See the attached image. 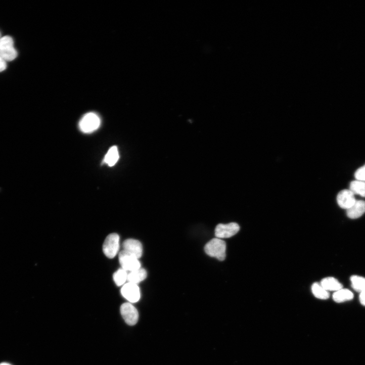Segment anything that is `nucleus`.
Returning <instances> with one entry per match:
<instances>
[{
	"mask_svg": "<svg viewBox=\"0 0 365 365\" xmlns=\"http://www.w3.org/2000/svg\"><path fill=\"white\" fill-rule=\"evenodd\" d=\"M123 250L134 256L138 259L142 256L143 247L142 244L138 240L128 239L122 245Z\"/></svg>",
	"mask_w": 365,
	"mask_h": 365,
	"instance_id": "obj_10",
	"label": "nucleus"
},
{
	"mask_svg": "<svg viewBox=\"0 0 365 365\" xmlns=\"http://www.w3.org/2000/svg\"><path fill=\"white\" fill-rule=\"evenodd\" d=\"M349 190L353 194L365 198V181L355 180L350 182Z\"/></svg>",
	"mask_w": 365,
	"mask_h": 365,
	"instance_id": "obj_15",
	"label": "nucleus"
},
{
	"mask_svg": "<svg viewBox=\"0 0 365 365\" xmlns=\"http://www.w3.org/2000/svg\"><path fill=\"white\" fill-rule=\"evenodd\" d=\"M351 287L353 289L357 292H361L365 288V279L363 277L352 276L350 278Z\"/></svg>",
	"mask_w": 365,
	"mask_h": 365,
	"instance_id": "obj_18",
	"label": "nucleus"
},
{
	"mask_svg": "<svg viewBox=\"0 0 365 365\" xmlns=\"http://www.w3.org/2000/svg\"><path fill=\"white\" fill-rule=\"evenodd\" d=\"M2 38V33H1V32H0V39H1Z\"/></svg>",
	"mask_w": 365,
	"mask_h": 365,
	"instance_id": "obj_24",
	"label": "nucleus"
},
{
	"mask_svg": "<svg viewBox=\"0 0 365 365\" xmlns=\"http://www.w3.org/2000/svg\"><path fill=\"white\" fill-rule=\"evenodd\" d=\"M359 299L360 303L365 306V288L360 293Z\"/></svg>",
	"mask_w": 365,
	"mask_h": 365,
	"instance_id": "obj_22",
	"label": "nucleus"
},
{
	"mask_svg": "<svg viewBox=\"0 0 365 365\" xmlns=\"http://www.w3.org/2000/svg\"><path fill=\"white\" fill-rule=\"evenodd\" d=\"M17 56L18 53L14 47L13 39L9 36L0 39V57L6 62H11Z\"/></svg>",
	"mask_w": 365,
	"mask_h": 365,
	"instance_id": "obj_2",
	"label": "nucleus"
},
{
	"mask_svg": "<svg viewBox=\"0 0 365 365\" xmlns=\"http://www.w3.org/2000/svg\"><path fill=\"white\" fill-rule=\"evenodd\" d=\"M119 236L116 234L109 235L105 240L103 246L104 254L108 258L113 259L118 254L119 249Z\"/></svg>",
	"mask_w": 365,
	"mask_h": 365,
	"instance_id": "obj_4",
	"label": "nucleus"
},
{
	"mask_svg": "<svg viewBox=\"0 0 365 365\" xmlns=\"http://www.w3.org/2000/svg\"><path fill=\"white\" fill-rule=\"evenodd\" d=\"M240 230V226L236 223L220 224L216 228L215 235L220 239L230 238L236 235Z\"/></svg>",
	"mask_w": 365,
	"mask_h": 365,
	"instance_id": "obj_7",
	"label": "nucleus"
},
{
	"mask_svg": "<svg viewBox=\"0 0 365 365\" xmlns=\"http://www.w3.org/2000/svg\"><path fill=\"white\" fill-rule=\"evenodd\" d=\"M365 213V202L356 201L353 205L346 210L347 217L352 219L359 218Z\"/></svg>",
	"mask_w": 365,
	"mask_h": 365,
	"instance_id": "obj_11",
	"label": "nucleus"
},
{
	"mask_svg": "<svg viewBox=\"0 0 365 365\" xmlns=\"http://www.w3.org/2000/svg\"><path fill=\"white\" fill-rule=\"evenodd\" d=\"M147 276L146 270L141 268L138 270L130 272L127 275V281L128 283L137 285L145 280Z\"/></svg>",
	"mask_w": 365,
	"mask_h": 365,
	"instance_id": "obj_13",
	"label": "nucleus"
},
{
	"mask_svg": "<svg viewBox=\"0 0 365 365\" xmlns=\"http://www.w3.org/2000/svg\"><path fill=\"white\" fill-rule=\"evenodd\" d=\"M121 292L122 296L130 302L135 303L140 299V291L138 285L128 283L122 287Z\"/></svg>",
	"mask_w": 365,
	"mask_h": 365,
	"instance_id": "obj_8",
	"label": "nucleus"
},
{
	"mask_svg": "<svg viewBox=\"0 0 365 365\" xmlns=\"http://www.w3.org/2000/svg\"><path fill=\"white\" fill-rule=\"evenodd\" d=\"M337 201L339 206L346 210L351 207L356 200L354 195L350 190H343L338 195Z\"/></svg>",
	"mask_w": 365,
	"mask_h": 365,
	"instance_id": "obj_9",
	"label": "nucleus"
},
{
	"mask_svg": "<svg viewBox=\"0 0 365 365\" xmlns=\"http://www.w3.org/2000/svg\"><path fill=\"white\" fill-rule=\"evenodd\" d=\"M119 158V155L117 147L112 146L106 154L104 158V162L109 166H113L117 163Z\"/></svg>",
	"mask_w": 365,
	"mask_h": 365,
	"instance_id": "obj_16",
	"label": "nucleus"
},
{
	"mask_svg": "<svg viewBox=\"0 0 365 365\" xmlns=\"http://www.w3.org/2000/svg\"><path fill=\"white\" fill-rule=\"evenodd\" d=\"M127 273L123 268L118 269L113 275V279L118 286L123 285L127 281Z\"/></svg>",
	"mask_w": 365,
	"mask_h": 365,
	"instance_id": "obj_19",
	"label": "nucleus"
},
{
	"mask_svg": "<svg viewBox=\"0 0 365 365\" xmlns=\"http://www.w3.org/2000/svg\"><path fill=\"white\" fill-rule=\"evenodd\" d=\"M353 298V294L351 291L346 289H341L334 292L333 299L337 303H342Z\"/></svg>",
	"mask_w": 365,
	"mask_h": 365,
	"instance_id": "obj_14",
	"label": "nucleus"
},
{
	"mask_svg": "<svg viewBox=\"0 0 365 365\" xmlns=\"http://www.w3.org/2000/svg\"><path fill=\"white\" fill-rule=\"evenodd\" d=\"M7 68V62L0 57V72H3Z\"/></svg>",
	"mask_w": 365,
	"mask_h": 365,
	"instance_id": "obj_21",
	"label": "nucleus"
},
{
	"mask_svg": "<svg viewBox=\"0 0 365 365\" xmlns=\"http://www.w3.org/2000/svg\"><path fill=\"white\" fill-rule=\"evenodd\" d=\"M120 312L127 324L135 325L139 320V312L135 307L130 303H125L120 307Z\"/></svg>",
	"mask_w": 365,
	"mask_h": 365,
	"instance_id": "obj_6",
	"label": "nucleus"
},
{
	"mask_svg": "<svg viewBox=\"0 0 365 365\" xmlns=\"http://www.w3.org/2000/svg\"><path fill=\"white\" fill-rule=\"evenodd\" d=\"M311 291L313 295L318 299L326 300L330 297L329 292L326 291L321 285L318 283L313 284L311 287Z\"/></svg>",
	"mask_w": 365,
	"mask_h": 365,
	"instance_id": "obj_17",
	"label": "nucleus"
},
{
	"mask_svg": "<svg viewBox=\"0 0 365 365\" xmlns=\"http://www.w3.org/2000/svg\"><path fill=\"white\" fill-rule=\"evenodd\" d=\"M0 365H12V364H11L9 363H8V362H3V363H0Z\"/></svg>",
	"mask_w": 365,
	"mask_h": 365,
	"instance_id": "obj_23",
	"label": "nucleus"
},
{
	"mask_svg": "<svg viewBox=\"0 0 365 365\" xmlns=\"http://www.w3.org/2000/svg\"><path fill=\"white\" fill-rule=\"evenodd\" d=\"M354 176L357 180L365 181V165L355 171Z\"/></svg>",
	"mask_w": 365,
	"mask_h": 365,
	"instance_id": "obj_20",
	"label": "nucleus"
},
{
	"mask_svg": "<svg viewBox=\"0 0 365 365\" xmlns=\"http://www.w3.org/2000/svg\"><path fill=\"white\" fill-rule=\"evenodd\" d=\"M320 284L328 292H336L343 288L342 284L333 277H328L323 279Z\"/></svg>",
	"mask_w": 365,
	"mask_h": 365,
	"instance_id": "obj_12",
	"label": "nucleus"
},
{
	"mask_svg": "<svg viewBox=\"0 0 365 365\" xmlns=\"http://www.w3.org/2000/svg\"><path fill=\"white\" fill-rule=\"evenodd\" d=\"M101 119L99 115L94 112L85 114L79 122V126L81 131L88 133L99 128L101 125Z\"/></svg>",
	"mask_w": 365,
	"mask_h": 365,
	"instance_id": "obj_3",
	"label": "nucleus"
},
{
	"mask_svg": "<svg viewBox=\"0 0 365 365\" xmlns=\"http://www.w3.org/2000/svg\"><path fill=\"white\" fill-rule=\"evenodd\" d=\"M119 261L122 268L126 271L131 272L141 268L139 259L124 250L119 254Z\"/></svg>",
	"mask_w": 365,
	"mask_h": 365,
	"instance_id": "obj_5",
	"label": "nucleus"
},
{
	"mask_svg": "<svg viewBox=\"0 0 365 365\" xmlns=\"http://www.w3.org/2000/svg\"><path fill=\"white\" fill-rule=\"evenodd\" d=\"M205 251L209 256L223 261L226 258V243L220 239H214L206 244Z\"/></svg>",
	"mask_w": 365,
	"mask_h": 365,
	"instance_id": "obj_1",
	"label": "nucleus"
}]
</instances>
